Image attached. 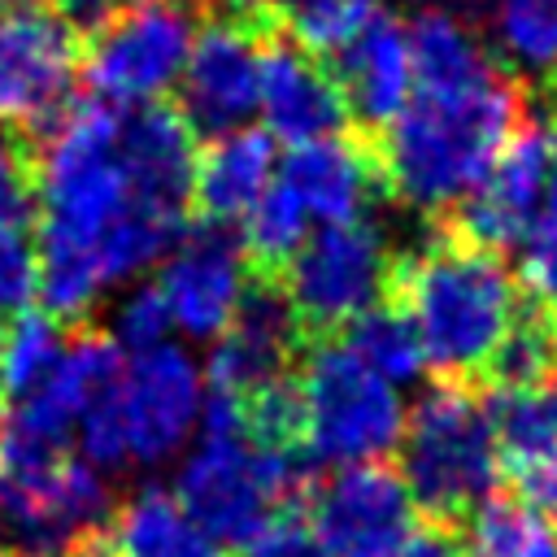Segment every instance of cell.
Returning <instances> with one entry per match:
<instances>
[{
    "label": "cell",
    "mask_w": 557,
    "mask_h": 557,
    "mask_svg": "<svg viewBox=\"0 0 557 557\" xmlns=\"http://www.w3.org/2000/svg\"><path fill=\"white\" fill-rule=\"evenodd\" d=\"M553 374H557V313L535 300H522V309L513 313L505 339L496 344L479 387L509 392V387L544 383Z\"/></svg>",
    "instance_id": "obj_27"
},
{
    "label": "cell",
    "mask_w": 557,
    "mask_h": 557,
    "mask_svg": "<svg viewBox=\"0 0 557 557\" xmlns=\"http://www.w3.org/2000/svg\"><path fill=\"white\" fill-rule=\"evenodd\" d=\"M0 335H4V331H0ZM0 409H4V387H0Z\"/></svg>",
    "instance_id": "obj_40"
},
{
    "label": "cell",
    "mask_w": 557,
    "mask_h": 557,
    "mask_svg": "<svg viewBox=\"0 0 557 557\" xmlns=\"http://www.w3.org/2000/svg\"><path fill=\"white\" fill-rule=\"evenodd\" d=\"M522 117L527 83L513 70L470 87H413L405 109L370 139L383 191L426 218H448L483 183Z\"/></svg>",
    "instance_id": "obj_1"
},
{
    "label": "cell",
    "mask_w": 557,
    "mask_h": 557,
    "mask_svg": "<svg viewBox=\"0 0 557 557\" xmlns=\"http://www.w3.org/2000/svg\"><path fill=\"white\" fill-rule=\"evenodd\" d=\"M257 109L265 117V135L283 139L292 148L352 131L348 100L331 74V61L292 44L283 30H274V22L265 26V39H261V100H257Z\"/></svg>",
    "instance_id": "obj_14"
},
{
    "label": "cell",
    "mask_w": 557,
    "mask_h": 557,
    "mask_svg": "<svg viewBox=\"0 0 557 557\" xmlns=\"http://www.w3.org/2000/svg\"><path fill=\"white\" fill-rule=\"evenodd\" d=\"M396 557H470V553H466V540H461L457 522L426 518L422 527H413V535L405 540V548Z\"/></svg>",
    "instance_id": "obj_36"
},
{
    "label": "cell",
    "mask_w": 557,
    "mask_h": 557,
    "mask_svg": "<svg viewBox=\"0 0 557 557\" xmlns=\"http://www.w3.org/2000/svg\"><path fill=\"white\" fill-rule=\"evenodd\" d=\"M396 261L400 252L387 244L383 226H374L370 218H352L309 231V239L274 283L287 296L305 339L313 344L387 305Z\"/></svg>",
    "instance_id": "obj_6"
},
{
    "label": "cell",
    "mask_w": 557,
    "mask_h": 557,
    "mask_svg": "<svg viewBox=\"0 0 557 557\" xmlns=\"http://www.w3.org/2000/svg\"><path fill=\"white\" fill-rule=\"evenodd\" d=\"M213 13H231V17H248V13H261L265 0H205Z\"/></svg>",
    "instance_id": "obj_37"
},
{
    "label": "cell",
    "mask_w": 557,
    "mask_h": 557,
    "mask_svg": "<svg viewBox=\"0 0 557 557\" xmlns=\"http://www.w3.org/2000/svg\"><path fill=\"white\" fill-rule=\"evenodd\" d=\"M392 305L409 318L435 383L479 387L496 344L522 309V292L496 248H483L440 222L431 239L400 252Z\"/></svg>",
    "instance_id": "obj_2"
},
{
    "label": "cell",
    "mask_w": 557,
    "mask_h": 557,
    "mask_svg": "<svg viewBox=\"0 0 557 557\" xmlns=\"http://www.w3.org/2000/svg\"><path fill=\"white\" fill-rule=\"evenodd\" d=\"M205 413V383L178 344H152L126 361V426L131 457L144 466L170 461Z\"/></svg>",
    "instance_id": "obj_16"
},
{
    "label": "cell",
    "mask_w": 557,
    "mask_h": 557,
    "mask_svg": "<svg viewBox=\"0 0 557 557\" xmlns=\"http://www.w3.org/2000/svg\"><path fill=\"white\" fill-rule=\"evenodd\" d=\"M305 239H309V213L300 209V200L278 178L239 218V248H244V261H248L252 278L274 283L292 265V257L300 252Z\"/></svg>",
    "instance_id": "obj_25"
},
{
    "label": "cell",
    "mask_w": 557,
    "mask_h": 557,
    "mask_svg": "<svg viewBox=\"0 0 557 557\" xmlns=\"http://www.w3.org/2000/svg\"><path fill=\"white\" fill-rule=\"evenodd\" d=\"M296 387L305 409V457L344 470L396 453L405 431L400 392L344 339H313L296 361Z\"/></svg>",
    "instance_id": "obj_5"
},
{
    "label": "cell",
    "mask_w": 557,
    "mask_h": 557,
    "mask_svg": "<svg viewBox=\"0 0 557 557\" xmlns=\"http://www.w3.org/2000/svg\"><path fill=\"white\" fill-rule=\"evenodd\" d=\"M70 348V331L65 322L48 318V313H22L4 326L0 335V387H4V405L35 396L65 361Z\"/></svg>",
    "instance_id": "obj_26"
},
{
    "label": "cell",
    "mask_w": 557,
    "mask_h": 557,
    "mask_svg": "<svg viewBox=\"0 0 557 557\" xmlns=\"http://www.w3.org/2000/svg\"><path fill=\"white\" fill-rule=\"evenodd\" d=\"M83 35L52 9L0 4V126L52 131L74 104Z\"/></svg>",
    "instance_id": "obj_9"
},
{
    "label": "cell",
    "mask_w": 557,
    "mask_h": 557,
    "mask_svg": "<svg viewBox=\"0 0 557 557\" xmlns=\"http://www.w3.org/2000/svg\"><path fill=\"white\" fill-rule=\"evenodd\" d=\"M400 479L413 505L440 522H466L500 479L487 396L474 383H435L400 431Z\"/></svg>",
    "instance_id": "obj_4"
},
{
    "label": "cell",
    "mask_w": 557,
    "mask_h": 557,
    "mask_svg": "<svg viewBox=\"0 0 557 557\" xmlns=\"http://www.w3.org/2000/svg\"><path fill=\"white\" fill-rule=\"evenodd\" d=\"M104 557H226L218 544L165 487H139L100 531Z\"/></svg>",
    "instance_id": "obj_22"
},
{
    "label": "cell",
    "mask_w": 557,
    "mask_h": 557,
    "mask_svg": "<svg viewBox=\"0 0 557 557\" xmlns=\"http://www.w3.org/2000/svg\"><path fill=\"white\" fill-rule=\"evenodd\" d=\"M331 74L348 100L352 131L374 139L413 96V57H409V30L392 13H374L348 48L335 52Z\"/></svg>",
    "instance_id": "obj_19"
},
{
    "label": "cell",
    "mask_w": 557,
    "mask_h": 557,
    "mask_svg": "<svg viewBox=\"0 0 557 557\" xmlns=\"http://www.w3.org/2000/svg\"><path fill=\"white\" fill-rule=\"evenodd\" d=\"M196 22L174 0L113 9V17L83 39V78L104 104H157L183 74Z\"/></svg>",
    "instance_id": "obj_8"
},
{
    "label": "cell",
    "mask_w": 557,
    "mask_h": 557,
    "mask_svg": "<svg viewBox=\"0 0 557 557\" xmlns=\"http://www.w3.org/2000/svg\"><path fill=\"white\" fill-rule=\"evenodd\" d=\"M344 344H348L374 374H383L387 383H409V379H418V374L426 370L422 344H418L409 318H405L392 300L379 305V309H370V313H361L357 322H348V326H344Z\"/></svg>",
    "instance_id": "obj_30"
},
{
    "label": "cell",
    "mask_w": 557,
    "mask_h": 557,
    "mask_svg": "<svg viewBox=\"0 0 557 557\" xmlns=\"http://www.w3.org/2000/svg\"><path fill=\"white\" fill-rule=\"evenodd\" d=\"M135 4H152V0H135Z\"/></svg>",
    "instance_id": "obj_41"
},
{
    "label": "cell",
    "mask_w": 557,
    "mask_h": 557,
    "mask_svg": "<svg viewBox=\"0 0 557 557\" xmlns=\"http://www.w3.org/2000/svg\"><path fill=\"white\" fill-rule=\"evenodd\" d=\"M0 557H30V553H9V548H0Z\"/></svg>",
    "instance_id": "obj_39"
},
{
    "label": "cell",
    "mask_w": 557,
    "mask_h": 557,
    "mask_svg": "<svg viewBox=\"0 0 557 557\" xmlns=\"http://www.w3.org/2000/svg\"><path fill=\"white\" fill-rule=\"evenodd\" d=\"M379 13V0H265V17L313 57H335Z\"/></svg>",
    "instance_id": "obj_29"
},
{
    "label": "cell",
    "mask_w": 557,
    "mask_h": 557,
    "mask_svg": "<svg viewBox=\"0 0 557 557\" xmlns=\"http://www.w3.org/2000/svg\"><path fill=\"white\" fill-rule=\"evenodd\" d=\"M496 57H505L527 87L557 83V0H487Z\"/></svg>",
    "instance_id": "obj_23"
},
{
    "label": "cell",
    "mask_w": 557,
    "mask_h": 557,
    "mask_svg": "<svg viewBox=\"0 0 557 557\" xmlns=\"http://www.w3.org/2000/svg\"><path fill=\"white\" fill-rule=\"evenodd\" d=\"M248 283H252V270L244 261V248L218 222L187 226L174 239L157 278L170 322L191 339H218L239 313Z\"/></svg>",
    "instance_id": "obj_13"
},
{
    "label": "cell",
    "mask_w": 557,
    "mask_h": 557,
    "mask_svg": "<svg viewBox=\"0 0 557 557\" xmlns=\"http://www.w3.org/2000/svg\"><path fill=\"white\" fill-rule=\"evenodd\" d=\"M239 557H331L326 544L318 540L313 522L300 513V509H283L274 522H265Z\"/></svg>",
    "instance_id": "obj_35"
},
{
    "label": "cell",
    "mask_w": 557,
    "mask_h": 557,
    "mask_svg": "<svg viewBox=\"0 0 557 557\" xmlns=\"http://www.w3.org/2000/svg\"><path fill=\"white\" fill-rule=\"evenodd\" d=\"M470 557H557V527L518 496H487L466 522Z\"/></svg>",
    "instance_id": "obj_28"
},
{
    "label": "cell",
    "mask_w": 557,
    "mask_h": 557,
    "mask_svg": "<svg viewBox=\"0 0 557 557\" xmlns=\"http://www.w3.org/2000/svg\"><path fill=\"white\" fill-rule=\"evenodd\" d=\"M39 296V252L26 222H0V331L30 313Z\"/></svg>",
    "instance_id": "obj_32"
},
{
    "label": "cell",
    "mask_w": 557,
    "mask_h": 557,
    "mask_svg": "<svg viewBox=\"0 0 557 557\" xmlns=\"http://www.w3.org/2000/svg\"><path fill=\"white\" fill-rule=\"evenodd\" d=\"M265 9L248 17L213 13L196 26L183 74H178V117L191 135H231L244 131L261 100V39H265Z\"/></svg>",
    "instance_id": "obj_10"
},
{
    "label": "cell",
    "mask_w": 557,
    "mask_h": 557,
    "mask_svg": "<svg viewBox=\"0 0 557 557\" xmlns=\"http://www.w3.org/2000/svg\"><path fill=\"white\" fill-rule=\"evenodd\" d=\"M170 326H174V322H170V309H165L161 287H157V283H139V287H131V292L117 300L109 335H113V344L131 357V352H144V348H152V344H165Z\"/></svg>",
    "instance_id": "obj_33"
},
{
    "label": "cell",
    "mask_w": 557,
    "mask_h": 557,
    "mask_svg": "<svg viewBox=\"0 0 557 557\" xmlns=\"http://www.w3.org/2000/svg\"><path fill=\"white\" fill-rule=\"evenodd\" d=\"M74 557H104V553H100V540H91V544H87V548H78Z\"/></svg>",
    "instance_id": "obj_38"
},
{
    "label": "cell",
    "mask_w": 557,
    "mask_h": 557,
    "mask_svg": "<svg viewBox=\"0 0 557 557\" xmlns=\"http://www.w3.org/2000/svg\"><path fill=\"white\" fill-rule=\"evenodd\" d=\"M309 522L331 557H396L418 527V505L396 470L366 461L313 487Z\"/></svg>",
    "instance_id": "obj_12"
},
{
    "label": "cell",
    "mask_w": 557,
    "mask_h": 557,
    "mask_svg": "<svg viewBox=\"0 0 557 557\" xmlns=\"http://www.w3.org/2000/svg\"><path fill=\"white\" fill-rule=\"evenodd\" d=\"M196 135L170 104H144L122 117V170L131 196L161 222L187 231L196 209Z\"/></svg>",
    "instance_id": "obj_18"
},
{
    "label": "cell",
    "mask_w": 557,
    "mask_h": 557,
    "mask_svg": "<svg viewBox=\"0 0 557 557\" xmlns=\"http://www.w3.org/2000/svg\"><path fill=\"white\" fill-rule=\"evenodd\" d=\"M274 178L300 200L309 222H322V226L366 218L361 209L370 205L374 191H383L374 148L357 131L287 148Z\"/></svg>",
    "instance_id": "obj_20"
},
{
    "label": "cell",
    "mask_w": 557,
    "mask_h": 557,
    "mask_svg": "<svg viewBox=\"0 0 557 557\" xmlns=\"http://www.w3.org/2000/svg\"><path fill=\"white\" fill-rule=\"evenodd\" d=\"M518 278L527 287V300L557 313V161H553L544 200L518 239Z\"/></svg>",
    "instance_id": "obj_31"
},
{
    "label": "cell",
    "mask_w": 557,
    "mask_h": 557,
    "mask_svg": "<svg viewBox=\"0 0 557 557\" xmlns=\"http://www.w3.org/2000/svg\"><path fill=\"white\" fill-rule=\"evenodd\" d=\"M278 157L265 131L218 135L196 161V213L200 222H239L274 183Z\"/></svg>",
    "instance_id": "obj_21"
},
{
    "label": "cell",
    "mask_w": 557,
    "mask_h": 557,
    "mask_svg": "<svg viewBox=\"0 0 557 557\" xmlns=\"http://www.w3.org/2000/svg\"><path fill=\"white\" fill-rule=\"evenodd\" d=\"M113 518L109 483L74 453L0 461V548L74 557Z\"/></svg>",
    "instance_id": "obj_7"
},
{
    "label": "cell",
    "mask_w": 557,
    "mask_h": 557,
    "mask_svg": "<svg viewBox=\"0 0 557 557\" xmlns=\"http://www.w3.org/2000/svg\"><path fill=\"white\" fill-rule=\"evenodd\" d=\"M557 161V113H548L544 104H535L527 96V117L522 126L505 139V148L496 152L492 170L483 174V183L444 218V226H453L457 235L483 244V248H518L522 231L531 226L548 174Z\"/></svg>",
    "instance_id": "obj_11"
},
{
    "label": "cell",
    "mask_w": 557,
    "mask_h": 557,
    "mask_svg": "<svg viewBox=\"0 0 557 557\" xmlns=\"http://www.w3.org/2000/svg\"><path fill=\"white\" fill-rule=\"evenodd\" d=\"M309 348L287 296L270 278H252L244 292L239 313L218 335L209 352V392L248 396L261 383H274L296 370L300 352Z\"/></svg>",
    "instance_id": "obj_17"
},
{
    "label": "cell",
    "mask_w": 557,
    "mask_h": 557,
    "mask_svg": "<svg viewBox=\"0 0 557 557\" xmlns=\"http://www.w3.org/2000/svg\"><path fill=\"white\" fill-rule=\"evenodd\" d=\"M126 361L131 357L100 326H78L61 361V383H65L70 418H74V444H78V457L96 470H117L131 457Z\"/></svg>",
    "instance_id": "obj_15"
},
{
    "label": "cell",
    "mask_w": 557,
    "mask_h": 557,
    "mask_svg": "<svg viewBox=\"0 0 557 557\" xmlns=\"http://www.w3.org/2000/svg\"><path fill=\"white\" fill-rule=\"evenodd\" d=\"M200 422V444L187 453L174 496L218 544H248L283 509H296L309 474L300 457L252 444L239 426V405L222 392L205 396Z\"/></svg>",
    "instance_id": "obj_3"
},
{
    "label": "cell",
    "mask_w": 557,
    "mask_h": 557,
    "mask_svg": "<svg viewBox=\"0 0 557 557\" xmlns=\"http://www.w3.org/2000/svg\"><path fill=\"white\" fill-rule=\"evenodd\" d=\"M35 205V161L22 135L0 126V222H26Z\"/></svg>",
    "instance_id": "obj_34"
},
{
    "label": "cell",
    "mask_w": 557,
    "mask_h": 557,
    "mask_svg": "<svg viewBox=\"0 0 557 557\" xmlns=\"http://www.w3.org/2000/svg\"><path fill=\"white\" fill-rule=\"evenodd\" d=\"M487 413L500 448V470L557 453V374L544 383L496 392L487 400Z\"/></svg>",
    "instance_id": "obj_24"
}]
</instances>
